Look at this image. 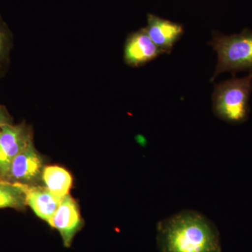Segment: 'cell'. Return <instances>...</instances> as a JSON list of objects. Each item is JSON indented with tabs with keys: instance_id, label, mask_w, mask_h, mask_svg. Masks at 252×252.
Segmentation results:
<instances>
[{
	"instance_id": "cell-1",
	"label": "cell",
	"mask_w": 252,
	"mask_h": 252,
	"mask_svg": "<svg viewBox=\"0 0 252 252\" xmlns=\"http://www.w3.org/2000/svg\"><path fill=\"white\" fill-rule=\"evenodd\" d=\"M159 252H222L220 231L203 214L183 210L157 225Z\"/></svg>"
},
{
	"instance_id": "cell-2",
	"label": "cell",
	"mask_w": 252,
	"mask_h": 252,
	"mask_svg": "<svg viewBox=\"0 0 252 252\" xmlns=\"http://www.w3.org/2000/svg\"><path fill=\"white\" fill-rule=\"evenodd\" d=\"M252 91V73L233 78L215 86L212 109L219 119L230 124H242L248 119L249 100Z\"/></svg>"
},
{
	"instance_id": "cell-3",
	"label": "cell",
	"mask_w": 252,
	"mask_h": 252,
	"mask_svg": "<svg viewBox=\"0 0 252 252\" xmlns=\"http://www.w3.org/2000/svg\"><path fill=\"white\" fill-rule=\"evenodd\" d=\"M218 55V61L211 81L223 72L232 74L252 71V31L246 28L240 34L225 35L215 31L210 41Z\"/></svg>"
},
{
	"instance_id": "cell-4",
	"label": "cell",
	"mask_w": 252,
	"mask_h": 252,
	"mask_svg": "<svg viewBox=\"0 0 252 252\" xmlns=\"http://www.w3.org/2000/svg\"><path fill=\"white\" fill-rule=\"evenodd\" d=\"M31 142L32 134L26 124L0 126V180H5L15 158Z\"/></svg>"
},
{
	"instance_id": "cell-5",
	"label": "cell",
	"mask_w": 252,
	"mask_h": 252,
	"mask_svg": "<svg viewBox=\"0 0 252 252\" xmlns=\"http://www.w3.org/2000/svg\"><path fill=\"white\" fill-rule=\"evenodd\" d=\"M44 169L43 158L31 142L15 158L4 181L20 185H36L42 180Z\"/></svg>"
},
{
	"instance_id": "cell-6",
	"label": "cell",
	"mask_w": 252,
	"mask_h": 252,
	"mask_svg": "<svg viewBox=\"0 0 252 252\" xmlns=\"http://www.w3.org/2000/svg\"><path fill=\"white\" fill-rule=\"evenodd\" d=\"M47 223L59 232L64 246L71 247L74 237L83 226L77 202L69 194L63 197L57 211Z\"/></svg>"
},
{
	"instance_id": "cell-7",
	"label": "cell",
	"mask_w": 252,
	"mask_h": 252,
	"mask_svg": "<svg viewBox=\"0 0 252 252\" xmlns=\"http://www.w3.org/2000/svg\"><path fill=\"white\" fill-rule=\"evenodd\" d=\"M162 52L156 46L145 28L132 33L127 37L124 59L128 65L140 67L157 59Z\"/></svg>"
},
{
	"instance_id": "cell-8",
	"label": "cell",
	"mask_w": 252,
	"mask_h": 252,
	"mask_svg": "<svg viewBox=\"0 0 252 252\" xmlns=\"http://www.w3.org/2000/svg\"><path fill=\"white\" fill-rule=\"evenodd\" d=\"M145 29L149 37L162 54H170L176 42L184 34L182 25L152 14L147 15V26Z\"/></svg>"
},
{
	"instance_id": "cell-9",
	"label": "cell",
	"mask_w": 252,
	"mask_h": 252,
	"mask_svg": "<svg viewBox=\"0 0 252 252\" xmlns=\"http://www.w3.org/2000/svg\"><path fill=\"white\" fill-rule=\"evenodd\" d=\"M18 185L24 191L27 205L36 216L47 222L57 211L63 198L51 193L46 187Z\"/></svg>"
},
{
	"instance_id": "cell-10",
	"label": "cell",
	"mask_w": 252,
	"mask_h": 252,
	"mask_svg": "<svg viewBox=\"0 0 252 252\" xmlns=\"http://www.w3.org/2000/svg\"><path fill=\"white\" fill-rule=\"evenodd\" d=\"M42 180L51 193L61 198L69 194L72 185V177L70 173L63 167L57 165L44 167Z\"/></svg>"
},
{
	"instance_id": "cell-11",
	"label": "cell",
	"mask_w": 252,
	"mask_h": 252,
	"mask_svg": "<svg viewBox=\"0 0 252 252\" xmlns=\"http://www.w3.org/2000/svg\"><path fill=\"white\" fill-rule=\"evenodd\" d=\"M26 205V195L19 185L0 180V209L23 210Z\"/></svg>"
},
{
	"instance_id": "cell-12",
	"label": "cell",
	"mask_w": 252,
	"mask_h": 252,
	"mask_svg": "<svg viewBox=\"0 0 252 252\" xmlns=\"http://www.w3.org/2000/svg\"><path fill=\"white\" fill-rule=\"evenodd\" d=\"M11 46V33L0 15V72L7 62Z\"/></svg>"
},
{
	"instance_id": "cell-13",
	"label": "cell",
	"mask_w": 252,
	"mask_h": 252,
	"mask_svg": "<svg viewBox=\"0 0 252 252\" xmlns=\"http://www.w3.org/2000/svg\"><path fill=\"white\" fill-rule=\"evenodd\" d=\"M7 124H11V117L4 107L0 104V126Z\"/></svg>"
},
{
	"instance_id": "cell-14",
	"label": "cell",
	"mask_w": 252,
	"mask_h": 252,
	"mask_svg": "<svg viewBox=\"0 0 252 252\" xmlns=\"http://www.w3.org/2000/svg\"></svg>"
}]
</instances>
